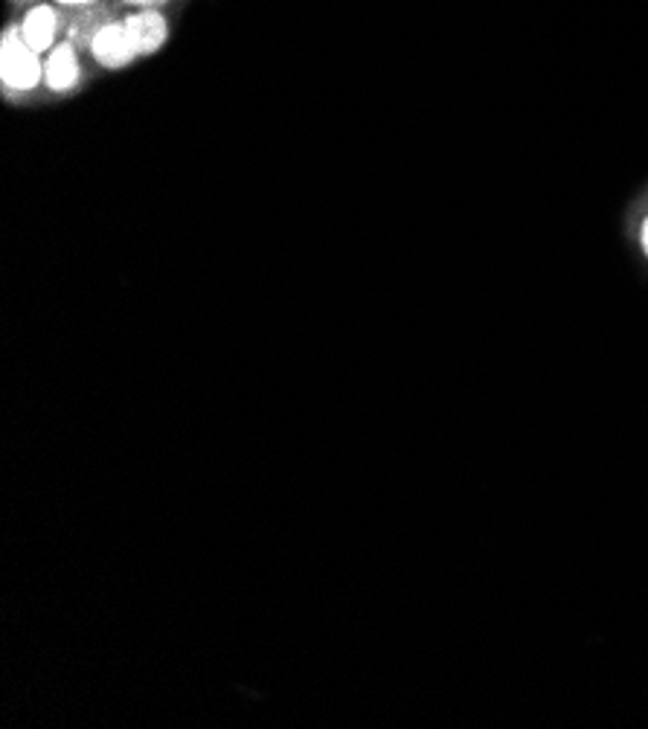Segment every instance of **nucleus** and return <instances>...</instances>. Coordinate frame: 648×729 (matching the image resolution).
<instances>
[{"label":"nucleus","mask_w":648,"mask_h":729,"mask_svg":"<svg viewBox=\"0 0 648 729\" xmlns=\"http://www.w3.org/2000/svg\"><path fill=\"white\" fill-rule=\"evenodd\" d=\"M0 82L7 91L27 93L36 91L38 84L44 82V64H41V53H36L27 41H23L18 23H9L0 38Z\"/></svg>","instance_id":"nucleus-1"},{"label":"nucleus","mask_w":648,"mask_h":729,"mask_svg":"<svg viewBox=\"0 0 648 729\" xmlns=\"http://www.w3.org/2000/svg\"><path fill=\"white\" fill-rule=\"evenodd\" d=\"M91 56L97 64H102V68L108 70H117V68H126V64H131V61L140 59V44H137V38L131 36L129 23H126V18H120V21H108L102 23L97 30V36L91 38Z\"/></svg>","instance_id":"nucleus-2"},{"label":"nucleus","mask_w":648,"mask_h":729,"mask_svg":"<svg viewBox=\"0 0 648 729\" xmlns=\"http://www.w3.org/2000/svg\"><path fill=\"white\" fill-rule=\"evenodd\" d=\"M82 82V64L73 41H61L44 56V84L53 93H70Z\"/></svg>","instance_id":"nucleus-3"},{"label":"nucleus","mask_w":648,"mask_h":729,"mask_svg":"<svg viewBox=\"0 0 648 729\" xmlns=\"http://www.w3.org/2000/svg\"><path fill=\"white\" fill-rule=\"evenodd\" d=\"M23 41L36 50V53L47 56L56 47V36L61 30L59 12H56L50 3H36V7L27 9V16L18 23Z\"/></svg>","instance_id":"nucleus-4"},{"label":"nucleus","mask_w":648,"mask_h":729,"mask_svg":"<svg viewBox=\"0 0 648 729\" xmlns=\"http://www.w3.org/2000/svg\"><path fill=\"white\" fill-rule=\"evenodd\" d=\"M131 36L140 44V53L151 56L158 53L160 47L167 44L169 38V21L160 9H134L131 16H126Z\"/></svg>","instance_id":"nucleus-5"},{"label":"nucleus","mask_w":648,"mask_h":729,"mask_svg":"<svg viewBox=\"0 0 648 729\" xmlns=\"http://www.w3.org/2000/svg\"><path fill=\"white\" fill-rule=\"evenodd\" d=\"M122 3L131 9H158V7H163L167 0H122Z\"/></svg>","instance_id":"nucleus-6"},{"label":"nucleus","mask_w":648,"mask_h":729,"mask_svg":"<svg viewBox=\"0 0 648 729\" xmlns=\"http://www.w3.org/2000/svg\"><path fill=\"white\" fill-rule=\"evenodd\" d=\"M56 3H61V7L84 9V7H93V3H97V0H56Z\"/></svg>","instance_id":"nucleus-7"},{"label":"nucleus","mask_w":648,"mask_h":729,"mask_svg":"<svg viewBox=\"0 0 648 729\" xmlns=\"http://www.w3.org/2000/svg\"><path fill=\"white\" fill-rule=\"evenodd\" d=\"M640 233H642V248H646V253H648V219L642 221V230H640Z\"/></svg>","instance_id":"nucleus-8"}]
</instances>
